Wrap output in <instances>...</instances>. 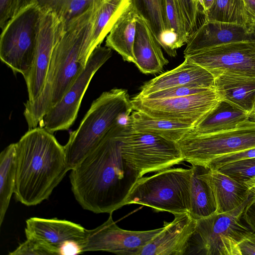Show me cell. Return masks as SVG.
I'll return each instance as SVG.
<instances>
[{"instance_id":"4","label":"cell","mask_w":255,"mask_h":255,"mask_svg":"<svg viewBox=\"0 0 255 255\" xmlns=\"http://www.w3.org/2000/svg\"><path fill=\"white\" fill-rule=\"evenodd\" d=\"M132 110L131 99L126 89H113L94 100L64 145L69 170L90 153L116 124L125 123Z\"/></svg>"},{"instance_id":"18","label":"cell","mask_w":255,"mask_h":255,"mask_svg":"<svg viewBox=\"0 0 255 255\" xmlns=\"http://www.w3.org/2000/svg\"><path fill=\"white\" fill-rule=\"evenodd\" d=\"M86 231L81 225L66 220L32 217L26 221L25 234L26 237L35 238L60 253L61 247L67 242H75L80 246Z\"/></svg>"},{"instance_id":"37","label":"cell","mask_w":255,"mask_h":255,"mask_svg":"<svg viewBox=\"0 0 255 255\" xmlns=\"http://www.w3.org/2000/svg\"><path fill=\"white\" fill-rule=\"evenodd\" d=\"M18 0H0V27L1 30L17 13Z\"/></svg>"},{"instance_id":"21","label":"cell","mask_w":255,"mask_h":255,"mask_svg":"<svg viewBox=\"0 0 255 255\" xmlns=\"http://www.w3.org/2000/svg\"><path fill=\"white\" fill-rule=\"evenodd\" d=\"M214 89L222 101L251 117L255 105V77L221 74L215 77Z\"/></svg>"},{"instance_id":"13","label":"cell","mask_w":255,"mask_h":255,"mask_svg":"<svg viewBox=\"0 0 255 255\" xmlns=\"http://www.w3.org/2000/svg\"><path fill=\"white\" fill-rule=\"evenodd\" d=\"M213 76L233 74L255 77V42H238L184 56Z\"/></svg>"},{"instance_id":"23","label":"cell","mask_w":255,"mask_h":255,"mask_svg":"<svg viewBox=\"0 0 255 255\" xmlns=\"http://www.w3.org/2000/svg\"><path fill=\"white\" fill-rule=\"evenodd\" d=\"M126 126L132 131L157 135L176 142L195 127L187 124L152 117L136 110L131 112Z\"/></svg>"},{"instance_id":"14","label":"cell","mask_w":255,"mask_h":255,"mask_svg":"<svg viewBox=\"0 0 255 255\" xmlns=\"http://www.w3.org/2000/svg\"><path fill=\"white\" fill-rule=\"evenodd\" d=\"M65 30L63 19L51 10L42 11L33 66L25 79L28 101L35 100L44 88L54 50Z\"/></svg>"},{"instance_id":"44","label":"cell","mask_w":255,"mask_h":255,"mask_svg":"<svg viewBox=\"0 0 255 255\" xmlns=\"http://www.w3.org/2000/svg\"><path fill=\"white\" fill-rule=\"evenodd\" d=\"M250 118H252L253 119V120H255V105L254 108V110L251 115Z\"/></svg>"},{"instance_id":"46","label":"cell","mask_w":255,"mask_h":255,"mask_svg":"<svg viewBox=\"0 0 255 255\" xmlns=\"http://www.w3.org/2000/svg\"><path fill=\"white\" fill-rule=\"evenodd\" d=\"M201 0H198V2H199V4H200V3Z\"/></svg>"},{"instance_id":"32","label":"cell","mask_w":255,"mask_h":255,"mask_svg":"<svg viewBox=\"0 0 255 255\" xmlns=\"http://www.w3.org/2000/svg\"><path fill=\"white\" fill-rule=\"evenodd\" d=\"M216 170L244 183L255 176V158L240 160L226 164Z\"/></svg>"},{"instance_id":"9","label":"cell","mask_w":255,"mask_h":255,"mask_svg":"<svg viewBox=\"0 0 255 255\" xmlns=\"http://www.w3.org/2000/svg\"><path fill=\"white\" fill-rule=\"evenodd\" d=\"M184 161L207 167L221 156L255 147V120L241 123L236 128L216 133H188L177 142Z\"/></svg>"},{"instance_id":"10","label":"cell","mask_w":255,"mask_h":255,"mask_svg":"<svg viewBox=\"0 0 255 255\" xmlns=\"http://www.w3.org/2000/svg\"><path fill=\"white\" fill-rule=\"evenodd\" d=\"M222 101L215 89L189 96L169 99H131L133 110L151 117L195 127Z\"/></svg>"},{"instance_id":"36","label":"cell","mask_w":255,"mask_h":255,"mask_svg":"<svg viewBox=\"0 0 255 255\" xmlns=\"http://www.w3.org/2000/svg\"><path fill=\"white\" fill-rule=\"evenodd\" d=\"M252 158H255V147L221 156L211 161L206 167L216 170L226 164Z\"/></svg>"},{"instance_id":"39","label":"cell","mask_w":255,"mask_h":255,"mask_svg":"<svg viewBox=\"0 0 255 255\" xmlns=\"http://www.w3.org/2000/svg\"><path fill=\"white\" fill-rule=\"evenodd\" d=\"M240 255H255V233L252 232L238 244Z\"/></svg>"},{"instance_id":"17","label":"cell","mask_w":255,"mask_h":255,"mask_svg":"<svg viewBox=\"0 0 255 255\" xmlns=\"http://www.w3.org/2000/svg\"><path fill=\"white\" fill-rule=\"evenodd\" d=\"M173 69L145 83L134 98H142L159 90L175 86H190L214 89L215 78L208 70L187 57Z\"/></svg>"},{"instance_id":"29","label":"cell","mask_w":255,"mask_h":255,"mask_svg":"<svg viewBox=\"0 0 255 255\" xmlns=\"http://www.w3.org/2000/svg\"><path fill=\"white\" fill-rule=\"evenodd\" d=\"M203 13L205 20L255 26L243 0H214Z\"/></svg>"},{"instance_id":"24","label":"cell","mask_w":255,"mask_h":255,"mask_svg":"<svg viewBox=\"0 0 255 255\" xmlns=\"http://www.w3.org/2000/svg\"><path fill=\"white\" fill-rule=\"evenodd\" d=\"M250 119L248 113L222 100L189 133L203 135L225 131Z\"/></svg>"},{"instance_id":"31","label":"cell","mask_w":255,"mask_h":255,"mask_svg":"<svg viewBox=\"0 0 255 255\" xmlns=\"http://www.w3.org/2000/svg\"><path fill=\"white\" fill-rule=\"evenodd\" d=\"M167 26L178 36L180 47L186 44L189 36L185 18L178 0H165Z\"/></svg>"},{"instance_id":"3","label":"cell","mask_w":255,"mask_h":255,"mask_svg":"<svg viewBox=\"0 0 255 255\" xmlns=\"http://www.w3.org/2000/svg\"><path fill=\"white\" fill-rule=\"evenodd\" d=\"M100 3L67 25L52 54L40 95L24 103L23 115L28 129L37 127L60 100L87 64V50L96 10Z\"/></svg>"},{"instance_id":"26","label":"cell","mask_w":255,"mask_h":255,"mask_svg":"<svg viewBox=\"0 0 255 255\" xmlns=\"http://www.w3.org/2000/svg\"><path fill=\"white\" fill-rule=\"evenodd\" d=\"M191 169L189 213L197 220L214 214L216 207L212 190L204 176L206 167L193 164Z\"/></svg>"},{"instance_id":"5","label":"cell","mask_w":255,"mask_h":255,"mask_svg":"<svg viewBox=\"0 0 255 255\" xmlns=\"http://www.w3.org/2000/svg\"><path fill=\"white\" fill-rule=\"evenodd\" d=\"M191 169H166L138 179L125 205L139 204L157 211L173 214L189 212Z\"/></svg>"},{"instance_id":"11","label":"cell","mask_w":255,"mask_h":255,"mask_svg":"<svg viewBox=\"0 0 255 255\" xmlns=\"http://www.w3.org/2000/svg\"><path fill=\"white\" fill-rule=\"evenodd\" d=\"M112 55L111 48L97 46L89 57L85 68L60 101L43 117L39 127L52 133L69 129L77 118L82 100L93 77Z\"/></svg>"},{"instance_id":"35","label":"cell","mask_w":255,"mask_h":255,"mask_svg":"<svg viewBox=\"0 0 255 255\" xmlns=\"http://www.w3.org/2000/svg\"><path fill=\"white\" fill-rule=\"evenodd\" d=\"M186 22L189 34L197 28L200 12L198 0H178Z\"/></svg>"},{"instance_id":"12","label":"cell","mask_w":255,"mask_h":255,"mask_svg":"<svg viewBox=\"0 0 255 255\" xmlns=\"http://www.w3.org/2000/svg\"><path fill=\"white\" fill-rule=\"evenodd\" d=\"M163 229L129 231L120 228L114 222L112 213L98 227L86 230L80 245L81 253L104 251L121 255H137L138 251Z\"/></svg>"},{"instance_id":"27","label":"cell","mask_w":255,"mask_h":255,"mask_svg":"<svg viewBox=\"0 0 255 255\" xmlns=\"http://www.w3.org/2000/svg\"><path fill=\"white\" fill-rule=\"evenodd\" d=\"M36 3L42 11L55 12L68 24L101 2L96 0H18L17 12L31 3Z\"/></svg>"},{"instance_id":"8","label":"cell","mask_w":255,"mask_h":255,"mask_svg":"<svg viewBox=\"0 0 255 255\" xmlns=\"http://www.w3.org/2000/svg\"><path fill=\"white\" fill-rule=\"evenodd\" d=\"M127 124L118 133L121 153L125 162L140 177L148 173L168 169L184 161L176 142L157 135L130 130Z\"/></svg>"},{"instance_id":"43","label":"cell","mask_w":255,"mask_h":255,"mask_svg":"<svg viewBox=\"0 0 255 255\" xmlns=\"http://www.w3.org/2000/svg\"><path fill=\"white\" fill-rule=\"evenodd\" d=\"M214 0H201L200 5L203 9V12L207 10L212 5Z\"/></svg>"},{"instance_id":"20","label":"cell","mask_w":255,"mask_h":255,"mask_svg":"<svg viewBox=\"0 0 255 255\" xmlns=\"http://www.w3.org/2000/svg\"><path fill=\"white\" fill-rule=\"evenodd\" d=\"M133 54L135 58L134 64L143 74L159 73L169 63L151 30L139 16L136 19Z\"/></svg>"},{"instance_id":"33","label":"cell","mask_w":255,"mask_h":255,"mask_svg":"<svg viewBox=\"0 0 255 255\" xmlns=\"http://www.w3.org/2000/svg\"><path fill=\"white\" fill-rule=\"evenodd\" d=\"M26 238V240L19 244L13 252L9 253V255H60L59 250L35 238L32 237Z\"/></svg>"},{"instance_id":"30","label":"cell","mask_w":255,"mask_h":255,"mask_svg":"<svg viewBox=\"0 0 255 255\" xmlns=\"http://www.w3.org/2000/svg\"><path fill=\"white\" fill-rule=\"evenodd\" d=\"M132 7L151 30L158 42L165 30V0H131Z\"/></svg>"},{"instance_id":"1","label":"cell","mask_w":255,"mask_h":255,"mask_svg":"<svg viewBox=\"0 0 255 255\" xmlns=\"http://www.w3.org/2000/svg\"><path fill=\"white\" fill-rule=\"evenodd\" d=\"M116 124L98 145L75 168L69 178L76 201L94 213H113L125 205L138 173L124 160Z\"/></svg>"},{"instance_id":"16","label":"cell","mask_w":255,"mask_h":255,"mask_svg":"<svg viewBox=\"0 0 255 255\" xmlns=\"http://www.w3.org/2000/svg\"><path fill=\"white\" fill-rule=\"evenodd\" d=\"M163 229L138 251L137 255H184L194 233L196 220L189 213L174 215Z\"/></svg>"},{"instance_id":"42","label":"cell","mask_w":255,"mask_h":255,"mask_svg":"<svg viewBox=\"0 0 255 255\" xmlns=\"http://www.w3.org/2000/svg\"><path fill=\"white\" fill-rule=\"evenodd\" d=\"M250 191L255 194V176L244 183Z\"/></svg>"},{"instance_id":"38","label":"cell","mask_w":255,"mask_h":255,"mask_svg":"<svg viewBox=\"0 0 255 255\" xmlns=\"http://www.w3.org/2000/svg\"><path fill=\"white\" fill-rule=\"evenodd\" d=\"M242 220L255 233V195L252 193L242 215Z\"/></svg>"},{"instance_id":"2","label":"cell","mask_w":255,"mask_h":255,"mask_svg":"<svg viewBox=\"0 0 255 255\" xmlns=\"http://www.w3.org/2000/svg\"><path fill=\"white\" fill-rule=\"evenodd\" d=\"M16 144L17 201L27 206L47 200L69 171L64 146L43 127L30 129Z\"/></svg>"},{"instance_id":"34","label":"cell","mask_w":255,"mask_h":255,"mask_svg":"<svg viewBox=\"0 0 255 255\" xmlns=\"http://www.w3.org/2000/svg\"><path fill=\"white\" fill-rule=\"evenodd\" d=\"M209 89H211L190 86H175L157 91L142 98L150 99L174 98L196 94Z\"/></svg>"},{"instance_id":"45","label":"cell","mask_w":255,"mask_h":255,"mask_svg":"<svg viewBox=\"0 0 255 255\" xmlns=\"http://www.w3.org/2000/svg\"><path fill=\"white\" fill-rule=\"evenodd\" d=\"M96 0L102 2V1H103L104 0Z\"/></svg>"},{"instance_id":"7","label":"cell","mask_w":255,"mask_h":255,"mask_svg":"<svg viewBox=\"0 0 255 255\" xmlns=\"http://www.w3.org/2000/svg\"><path fill=\"white\" fill-rule=\"evenodd\" d=\"M42 11L34 2L21 8L2 30L0 59L24 79L33 66Z\"/></svg>"},{"instance_id":"25","label":"cell","mask_w":255,"mask_h":255,"mask_svg":"<svg viewBox=\"0 0 255 255\" xmlns=\"http://www.w3.org/2000/svg\"><path fill=\"white\" fill-rule=\"evenodd\" d=\"M137 14L131 6L116 22L106 37V46L117 52L123 60L134 63L133 54Z\"/></svg>"},{"instance_id":"15","label":"cell","mask_w":255,"mask_h":255,"mask_svg":"<svg viewBox=\"0 0 255 255\" xmlns=\"http://www.w3.org/2000/svg\"><path fill=\"white\" fill-rule=\"evenodd\" d=\"M238 42H255V26L205 20L191 33L184 56L218 46Z\"/></svg>"},{"instance_id":"28","label":"cell","mask_w":255,"mask_h":255,"mask_svg":"<svg viewBox=\"0 0 255 255\" xmlns=\"http://www.w3.org/2000/svg\"><path fill=\"white\" fill-rule=\"evenodd\" d=\"M16 178V144L11 143L0 154V226L14 193Z\"/></svg>"},{"instance_id":"22","label":"cell","mask_w":255,"mask_h":255,"mask_svg":"<svg viewBox=\"0 0 255 255\" xmlns=\"http://www.w3.org/2000/svg\"><path fill=\"white\" fill-rule=\"evenodd\" d=\"M132 6L131 0H104L97 7L87 45L90 56L94 49L101 45L118 20Z\"/></svg>"},{"instance_id":"41","label":"cell","mask_w":255,"mask_h":255,"mask_svg":"<svg viewBox=\"0 0 255 255\" xmlns=\"http://www.w3.org/2000/svg\"><path fill=\"white\" fill-rule=\"evenodd\" d=\"M246 9L255 22V0H243Z\"/></svg>"},{"instance_id":"19","label":"cell","mask_w":255,"mask_h":255,"mask_svg":"<svg viewBox=\"0 0 255 255\" xmlns=\"http://www.w3.org/2000/svg\"><path fill=\"white\" fill-rule=\"evenodd\" d=\"M204 176L212 190L216 207L215 213H226L236 209L252 194L245 183L218 170L206 167Z\"/></svg>"},{"instance_id":"40","label":"cell","mask_w":255,"mask_h":255,"mask_svg":"<svg viewBox=\"0 0 255 255\" xmlns=\"http://www.w3.org/2000/svg\"><path fill=\"white\" fill-rule=\"evenodd\" d=\"M81 253L79 245L73 242L65 243L60 249V255H76Z\"/></svg>"},{"instance_id":"6","label":"cell","mask_w":255,"mask_h":255,"mask_svg":"<svg viewBox=\"0 0 255 255\" xmlns=\"http://www.w3.org/2000/svg\"><path fill=\"white\" fill-rule=\"evenodd\" d=\"M249 199L232 211L196 220L185 255H240L238 244L253 232L242 218Z\"/></svg>"}]
</instances>
